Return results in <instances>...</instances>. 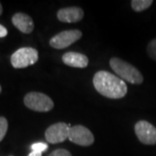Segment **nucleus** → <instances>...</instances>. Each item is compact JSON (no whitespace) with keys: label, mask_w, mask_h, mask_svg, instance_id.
I'll use <instances>...</instances> for the list:
<instances>
[{"label":"nucleus","mask_w":156,"mask_h":156,"mask_svg":"<svg viewBox=\"0 0 156 156\" xmlns=\"http://www.w3.org/2000/svg\"><path fill=\"white\" fill-rule=\"evenodd\" d=\"M93 84L101 95L110 99L122 98L128 92V87L122 79L108 71L95 73Z\"/></svg>","instance_id":"f257e3e1"},{"label":"nucleus","mask_w":156,"mask_h":156,"mask_svg":"<svg viewBox=\"0 0 156 156\" xmlns=\"http://www.w3.org/2000/svg\"><path fill=\"white\" fill-rule=\"evenodd\" d=\"M109 64L115 73L123 81L125 80L132 84H141L143 83L141 73L132 64L116 57L111 58Z\"/></svg>","instance_id":"f03ea898"},{"label":"nucleus","mask_w":156,"mask_h":156,"mask_svg":"<svg viewBox=\"0 0 156 156\" xmlns=\"http://www.w3.org/2000/svg\"><path fill=\"white\" fill-rule=\"evenodd\" d=\"M38 61V51L30 47H23L12 54L11 62L15 69H23Z\"/></svg>","instance_id":"7ed1b4c3"},{"label":"nucleus","mask_w":156,"mask_h":156,"mask_svg":"<svg viewBox=\"0 0 156 156\" xmlns=\"http://www.w3.org/2000/svg\"><path fill=\"white\" fill-rule=\"evenodd\" d=\"M24 105L37 112H48L54 108L53 101L48 95L39 92H30L24 96Z\"/></svg>","instance_id":"20e7f679"},{"label":"nucleus","mask_w":156,"mask_h":156,"mask_svg":"<svg viewBox=\"0 0 156 156\" xmlns=\"http://www.w3.org/2000/svg\"><path fill=\"white\" fill-rule=\"evenodd\" d=\"M81 37H82V32L79 30H64L50 39V45L55 49L62 50L73 44Z\"/></svg>","instance_id":"39448f33"},{"label":"nucleus","mask_w":156,"mask_h":156,"mask_svg":"<svg viewBox=\"0 0 156 156\" xmlns=\"http://www.w3.org/2000/svg\"><path fill=\"white\" fill-rule=\"evenodd\" d=\"M71 142L83 147H88L94 143V135L89 128L82 125H76L70 127L69 131V137Z\"/></svg>","instance_id":"423d86ee"},{"label":"nucleus","mask_w":156,"mask_h":156,"mask_svg":"<svg viewBox=\"0 0 156 156\" xmlns=\"http://www.w3.org/2000/svg\"><path fill=\"white\" fill-rule=\"evenodd\" d=\"M134 132L139 140L145 145L156 144V128L147 121H139L134 125Z\"/></svg>","instance_id":"0eeeda50"},{"label":"nucleus","mask_w":156,"mask_h":156,"mask_svg":"<svg viewBox=\"0 0 156 156\" xmlns=\"http://www.w3.org/2000/svg\"><path fill=\"white\" fill-rule=\"evenodd\" d=\"M70 126L64 122H58L50 126L45 131V139L51 144L61 143L69 137Z\"/></svg>","instance_id":"6e6552de"},{"label":"nucleus","mask_w":156,"mask_h":156,"mask_svg":"<svg viewBox=\"0 0 156 156\" xmlns=\"http://www.w3.org/2000/svg\"><path fill=\"white\" fill-rule=\"evenodd\" d=\"M84 16L83 11L79 7H67L60 9L57 18L62 23H76L81 21Z\"/></svg>","instance_id":"1a4fd4ad"},{"label":"nucleus","mask_w":156,"mask_h":156,"mask_svg":"<svg viewBox=\"0 0 156 156\" xmlns=\"http://www.w3.org/2000/svg\"><path fill=\"white\" fill-rule=\"evenodd\" d=\"M12 23L23 33L30 34L34 30V22L32 18L27 14L22 12L16 13L12 17Z\"/></svg>","instance_id":"9d476101"},{"label":"nucleus","mask_w":156,"mask_h":156,"mask_svg":"<svg viewBox=\"0 0 156 156\" xmlns=\"http://www.w3.org/2000/svg\"><path fill=\"white\" fill-rule=\"evenodd\" d=\"M62 62L70 67L86 68L89 64V58L78 52H67L62 56Z\"/></svg>","instance_id":"9b49d317"},{"label":"nucleus","mask_w":156,"mask_h":156,"mask_svg":"<svg viewBox=\"0 0 156 156\" xmlns=\"http://www.w3.org/2000/svg\"><path fill=\"white\" fill-rule=\"evenodd\" d=\"M153 4V0H133L131 1V6L133 10L137 12L143 11L149 8Z\"/></svg>","instance_id":"f8f14e48"},{"label":"nucleus","mask_w":156,"mask_h":156,"mask_svg":"<svg viewBox=\"0 0 156 156\" xmlns=\"http://www.w3.org/2000/svg\"><path fill=\"white\" fill-rule=\"evenodd\" d=\"M8 130V122L6 118L0 116V141L5 138Z\"/></svg>","instance_id":"ddd939ff"},{"label":"nucleus","mask_w":156,"mask_h":156,"mask_svg":"<svg viewBox=\"0 0 156 156\" xmlns=\"http://www.w3.org/2000/svg\"><path fill=\"white\" fill-rule=\"evenodd\" d=\"M147 51L148 56H150L152 59L156 61V38L150 41V43L147 45Z\"/></svg>","instance_id":"4468645a"},{"label":"nucleus","mask_w":156,"mask_h":156,"mask_svg":"<svg viewBox=\"0 0 156 156\" xmlns=\"http://www.w3.org/2000/svg\"><path fill=\"white\" fill-rule=\"evenodd\" d=\"M31 150L38 153H44L48 149V144L44 142H37L30 146Z\"/></svg>","instance_id":"2eb2a0df"},{"label":"nucleus","mask_w":156,"mask_h":156,"mask_svg":"<svg viewBox=\"0 0 156 156\" xmlns=\"http://www.w3.org/2000/svg\"><path fill=\"white\" fill-rule=\"evenodd\" d=\"M49 156H72L71 154L66 149H62V148H59L56 150L53 151Z\"/></svg>","instance_id":"dca6fc26"},{"label":"nucleus","mask_w":156,"mask_h":156,"mask_svg":"<svg viewBox=\"0 0 156 156\" xmlns=\"http://www.w3.org/2000/svg\"><path fill=\"white\" fill-rule=\"evenodd\" d=\"M7 34H8V31H7V30L5 26H3L2 24H0V38L1 37H5L7 36Z\"/></svg>","instance_id":"f3484780"},{"label":"nucleus","mask_w":156,"mask_h":156,"mask_svg":"<svg viewBox=\"0 0 156 156\" xmlns=\"http://www.w3.org/2000/svg\"><path fill=\"white\" fill-rule=\"evenodd\" d=\"M28 156H42V153H38V152H35L32 151Z\"/></svg>","instance_id":"a211bd4d"},{"label":"nucleus","mask_w":156,"mask_h":156,"mask_svg":"<svg viewBox=\"0 0 156 156\" xmlns=\"http://www.w3.org/2000/svg\"><path fill=\"white\" fill-rule=\"evenodd\" d=\"M3 13V7H2V4L0 3V15Z\"/></svg>","instance_id":"6ab92c4d"},{"label":"nucleus","mask_w":156,"mask_h":156,"mask_svg":"<svg viewBox=\"0 0 156 156\" xmlns=\"http://www.w3.org/2000/svg\"><path fill=\"white\" fill-rule=\"evenodd\" d=\"M1 91H2V88H1V85H0V93H1Z\"/></svg>","instance_id":"aec40b11"}]
</instances>
